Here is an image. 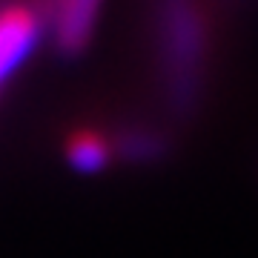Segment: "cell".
<instances>
[{
  "label": "cell",
  "instance_id": "6da1fadb",
  "mask_svg": "<svg viewBox=\"0 0 258 258\" xmlns=\"http://www.w3.org/2000/svg\"><path fill=\"white\" fill-rule=\"evenodd\" d=\"M37 32L35 12L26 6L0 9V81L12 72V66L29 52Z\"/></svg>",
  "mask_w": 258,
  "mask_h": 258
},
{
  "label": "cell",
  "instance_id": "7a4b0ae2",
  "mask_svg": "<svg viewBox=\"0 0 258 258\" xmlns=\"http://www.w3.org/2000/svg\"><path fill=\"white\" fill-rule=\"evenodd\" d=\"M98 0H60V37L66 43H78L95 18Z\"/></svg>",
  "mask_w": 258,
  "mask_h": 258
},
{
  "label": "cell",
  "instance_id": "3957f363",
  "mask_svg": "<svg viewBox=\"0 0 258 258\" xmlns=\"http://www.w3.org/2000/svg\"><path fill=\"white\" fill-rule=\"evenodd\" d=\"M75 155V161L83 166H95V164H101V158H103V144L98 138H92V135H81V138L72 144V149H69Z\"/></svg>",
  "mask_w": 258,
  "mask_h": 258
}]
</instances>
